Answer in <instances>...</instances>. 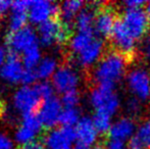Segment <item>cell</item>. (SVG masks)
I'll list each match as a JSON object with an SVG mask.
<instances>
[{
  "mask_svg": "<svg viewBox=\"0 0 150 149\" xmlns=\"http://www.w3.org/2000/svg\"><path fill=\"white\" fill-rule=\"evenodd\" d=\"M129 59L117 51H110L102 57L94 71V80L98 86L115 85L122 78Z\"/></svg>",
  "mask_w": 150,
  "mask_h": 149,
  "instance_id": "1",
  "label": "cell"
},
{
  "mask_svg": "<svg viewBox=\"0 0 150 149\" xmlns=\"http://www.w3.org/2000/svg\"><path fill=\"white\" fill-rule=\"evenodd\" d=\"M37 33L39 44L46 48L53 45H63L71 38V28L63 24L59 18H51L39 25Z\"/></svg>",
  "mask_w": 150,
  "mask_h": 149,
  "instance_id": "2",
  "label": "cell"
},
{
  "mask_svg": "<svg viewBox=\"0 0 150 149\" xmlns=\"http://www.w3.org/2000/svg\"><path fill=\"white\" fill-rule=\"evenodd\" d=\"M12 107L14 112L25 115L28 113L38 112L42 103V98L36 90L35 86H24L20 87L12 95Z\"/></svg>",
  "mask_w": 150,
  "mask_h": 149,
  "instance_id": "3",
  "label": "cell"
},
{
  "mask_svg": "<svg viewBox=\"0 0 150 149\" xmlns=\"http://www.w3.org/2000/svg\"><path fill=\"white\" fill-rule=\"evenodd\" d=\"M5 45L8 51L24 54L27 50L39 45L37 30L31 26H26L16 32H8L5 36Z\"/></svg>",
  "mask_w": 150,
  "mask_h": 149,
  "instance_id": "4",
  "label": "cell"
},
{
  "mask_svg": "<svg viewBox=\"0 0 150 149\" xmlns=\"http://www.w3.org/2000/svg\"><path fill=\"white\" fill-rule=\"evenodd\" d=\"M111 86H97L90 94V101L96 112H102L112 115L120 106L117 96Z\"/></svg>",
  "mask_w": 150,
  "mask_h": 149,
  "instance_id": "5",
  "label": "cell"
},
{
  "mask_svg": "<svg viewBox=\"0 0 150 149\" xmlns=\"http://www.w3.org/2000/svg\"><path fill=\"white\" fill-rule=\"evenodd\" d=\"M125 28L135 40L142 38L149 28V16L146 11L141 9H127L122 16Z\"/></svg>",
  "mask_w": 150,
  "mask_h": 149,
  "instance_id": "6",
  "label": "cell"
},
{
  "mask_svg": "<svg viewBox=\"0 0 150 149\" xmlns=\"http://www.w3.org/2000/svg\"><path fill=\"white\" fill-rule=\"evenodd\" d=\"M60 6L53 1L48 0H35L32 1L29 8V20L33 25H41L51 18H58Z\"/></svg>",
  "mask_w": 150,
  "mask_h": 149,
  "instance_id": "7",
  "label": "cell"
},
{
  "mask_svg": "<svg viewBox=\"0 0 150 149\" xmlns=\"http://www.w3.org/2000/svg\"><path fill=\"white\" fill-rule=\"evenodd\" d=\"M77 141V132L74 127H61L47 132L43 139L45 149H71Z\"/></svg>",
  "mask_w": 150,
  "mask_h": 149,
  "instance_id": "8",
  "label": "cell"
},
{
  "mask_svg": "<svg viewBox=\"0 0 150 149\" xmlns=\"http://www.w3.org/2000/svg\"><path fill=\"white\" fill-rule=\"evenodd\" d=\"M109 38H110L113 47L115 48V51L119 52L129 60L132 59L135 54V45H136L135 41L136 40L129 34L120 18L117 20L115 28Z\"/></svg>",
  "mask_w": 150,
  "mask_h": 149,
  "instance_id": "9",
  "label": "cell"
},
{
  "mask_svg": "<svg viewBox=\"0 0 150 149\" xmlns=\"http://www.w3.org/2000/svg\"><path fill=\"white\" fill-rule=\"evenodd\" d=\"M25 66L20 54L11 51H7V57L0 68V80L9 85H16L22 83Z\"/></svg>",
  "mask_w": 150,
  "mask_h": 149,
  "instance_id": "10",
  "label": "cell"
},
{
  "mask_svg": "<svg viewBox=\"0 0 150 149\" xmlns=\"http://www.w3.org/2000/svg\"><path fill=\"white\" fill-rule=\"evenodd\" d=\"M80 77L71 66H61L52 77V85L58 93L63 94L75 91L79 86Z\"/></svg>",
  "mask_w": 150,
  "mask_h": 149,
  "instance_id": "11",
  "label": "cell"
},
{
  "mask_svg": "<svg viewBox=\"0 0 150 149\" xmlns=\"http://www.w3.org/2000/svg\"><path fill=\"white\" fill-rule=\"evenodd\" d=\"M63 110V105L61 100L56 96L43 100L38 109V115L42 121V125L45 129H52L57 124H59L61 112Z\"/></svg>",
  "mask_w": 150,
  "mask_h": 149,
  "instance_id": "12",
  "label": "cell"
},
{
  "mask_svg": "<svg viewBox=\"0 0 150 149\" xmlns=\"http://www.w3.org/2000/svg\"><path fill=\"white\" fill-rule=\"evenodd\" d=\"M117 20V18H115V13L112 8L101 4L95 18L94 30L96 34L101 37H110Z\"/></svg>",
  "mask_w": 150,
  "mask_h": 149,
  "instance_id": "13",
  "label": "cell"
},
{
  "mask_svg": "<svg viewBox=\"0 0 150 149\" xmlns=\"http://www.w3.org/2000/svg\"><path fill=\"white\" fill-rule=\"evenodd\" d=\"M128 83L131 91L139 98L145 100L150 96V77L144 70H135L130 73Z\"/></svg>",
  "mask_w": 150,
  "mask_h": 149,
  "instance_id": "14",
  "label": "cell"
},
{
  "mask_svg": "<svg viewBox=\"0 0 150 149\" xmlns=\"http://www.w3.org/2000/svg\"><path fill=\"white\" fill-rule=\"evenodd\" d=\"M100 2H95L89 7H85L80 11L75 20V27L80 33H92L94 34L95 18L96 12L101 6Z\"/></svg>",
  "mask_w": 150,
  "mask_h": 149,
  "instance_id": "15",
  "label": "cell"
},
{
  "mask_svg": "<svg viewBox=\"0 0 150 149\" xmlns=\"http://www.w3.org/2000/svg\"><path fill=\"white\" fill-rule=\"evenodd\" d=\"M76 132H77L78 145L88 148L96 141L97 133H98L95 129L92 119L87 117H81L76 126Z\"/></svg>",
  "mask_w": 150,
  "mask_h": 149,
  "instance_id": "16",
  "label": "cell"
},
{
  "mask_svg": "<svg viewBox=\"0 0 150 149\" xmlns=\"http://www.w3.org/2000/svg\"><path fill=\"white\" fill-rule=\"evenodd\" d=\"M103 48H104L103 41L100 38L96 37L88 47H86L83 51L77 55L78 64L84 68L92 66L102 55Z\"/></svg>",
  "mask_w": 150,
  "mask_h": 149,
  "instance_id": "17",
  "label": "cell"
},
{
  "mask_svg": "<svg viewBox=\"0 0 150 149\" xmlns=\"http://www.w3.org/2000/svg\"><path fill=\"white\" fill-rule=\"evenodd\" d=\"M84 5H85L84 1H78V0L64 1L60 5V20L64 25L71 28V25H73V23L75 25L76 18L80 13V11L84 8Z\"/></svg>",
  "mask_w": 150,
  "mask_h": 149,
  "instance_id": "18",
  "label": "cell"
},
{
  "mask_svg": "<svg viewBox=\"0 0 150 149\" xmlns=\"http://www.w3.org/2000/svg\"><path fill=\"white\" fill-rule=\"evenodd\" d=\"M135 131V124L131 119H122L115 123L110 128L109 137L111 140H119L124 141L127 138L133 137V133Z\"/></svg>",
  "mask_w": 150,
  "mask_h": 149,
  "instance_id": "19",
  "label": "cell"
},
{
  "mask_svg": "<svg viewBox=\"0 0 150 149\" xmlns=\"http://www.w3.org/2000/svg\"><path fill=\"white\" fill-rule=\"evenodd\" d=\"M57 60L52 56H45L42 58L40 64L36 68V74H37L38 80L41 81H47L50 77H53L55 72L57 71Z\"/></svg>",
  "mask_w": 150,
  "mask_h": 149,
  "instance_id": "20",
  "label": "cell"
},
{
  "mask_svg": "<svg viewBox=\"0 0 150 149\" xmlns=\"http://www.w3.org/2000/svg\"><path fill=\"white\" fill-rule=\"evenodd\" d=\"M96 38L92 33H80L78 32L69 40V47L75 55H78L80 52H82L86 47L90 45L93 40Z\"/></svg>",
  "mask_w": 150,
  "mask_h": 149,
  "instance_id": "21",
  "label": "cell"
},
{
  "mask_svg": "<svg viewBox=\"0 0 150 149\" xmlns=\"http://www.w3.org/2000/svg\"><path fill=\"white\" fill-rule=\"evenodd\" d=\"M29 20V14L27 10L10 9L9 18H8V27L9 32H16L22 30L27 26Z\"/></svg>",
  "mask_w": 150,
  "mask_h": 149,
  "instance_id": "22",
  "label": "cell"
},
{
  "mask_svg": "<svg viewBox=\"0 0 150 149\" xmlns=\"http://www.w3.org/2000/svg\"><path fill=\"white\" fill-rule=\"evenodd\" d=\"M23 64L26 70H36L38 64L42 60V53L39 48V45L32 47L31 49L27 50L23 54Z\"/></svg>",
  "mask_w": 150,
  "mask_h": 149,
  "instance_id": "23",
  "label": "cell"
},
{
  "mask_svg": "<svg viewBox=\"0 0 150 149\" xmlns=\"http://www.w3.org/2000/svg\"><path fill=\"white\" fill-rule=\"evenodd\" d=\"M110 117L111 115L107 114L102 112H96L93 117L92 121L95 126V129L99 134H106L109 133L111 128L110 124Z\"/></svg>",
  "mask_w": 150,
  "mask_h": 149,
  "instance_id": "24",
  "label": "cell"
},
{
  "mask_svg": "<svg viewBox=\"0 0 150 149\" xmlns=\"http://www.w3.org/2000/svg\"><path fill=\"white\" fill-rule=\"evenodd\" d=\"M80 119H81V117H80L79 109H77V108H63L59 119V124L61 127H74V126H77Z\"/></svg>",
  "mask_w": 150,
  "mask_h": 149,
  "instance_id": "25",
  "label": "cell"
},
{
  "mask_svg": "<svg viewBox=\"0 0 150 149\" xmlns=\"http://www.w3.org/2000/svg\"><path fill=\"white\" fill-rule=\"evenodd\" d=\"M37 135L38 134L34 131L21 125V127L16 130V134H14V141L20 145L25 146L27 144H30L32 142L36 141L35 138L37 137Z\"/></svg>",
  "mask_w": 150,
  "mask_h": 149,
  "instance_id": "26",
  "label": "cell"
},
{
  "mask_svg": "<svg viewBox=\"0 0 150 149\" xmlns=\"http://www.w3.org/2000/svg\"><path fill=\"white\" fill-rule=\"evenodd\" d=\"M22 126L32 130V131H34L37 134H39L42 131V129L44 128L37 112H32L23 115Z\"/></svg>",
  "mask_w": 150,
  "mask_h": 149,
  "instance_id": "27",
  "label": "cell"
},
{
  "mask_svg": "<svg viewBox=\"0 0 150 149\" xmlns=\"http://www.w3.org/2000/svg\"><path fill=\"white\" fill-rule=\"evenodd\" d=\"M34 86H35L36 90L39 93L42 100H47L55 96L54 95V90L55 89H54L52 83H49L48 81H41L40 83L35 84Z\"/></svg>",
  "mask_w": 150,
  "mask_h": 149,
  "instance_id": "28",
  "label": "cell"
},
{
  "mask_svg": "<svg viewBox=\"0 0 150 149\" xmlns=\"http://www.w3.org/2000/svg\"><path fill=\"white\" fill-rule=\"evenodd\" d=\"M139 138L145 149H150V119L144 121L139 127L137 134H135Z\"/></svg>",
  "mask_w": 150,
  "mask_h": 149,
  "instance_id": "29",
  "label": "cell"
},
{
  "mask_svg": "<svg viewBox=\"0 0 150 149\" xmlns=\"http://www.w3.org/2000/svg\"><path fill=\"white\" fill-rule=\"evenodd\" d=\"M60 100L64 108H76L80 102V93L77 90L67 92L63 94Z\"/></svg>",
  "mask_w": 150,
  "mask_h": 149,
  "instance_id": "30",
  "label": "cell"
},
{
  "mask_svg": "<svg viewBox=\"0 0 150 149\" xmlns=\"http://www.w3.org/2000/svg\"><path fill=\"white\" fill-rule=\"evenodd\" d=\"M38 80L37 74L35 70H26L25 68L24 75H23L22 83L24 86H32Z\"/></svg>",
  "mask_w": 150,
  "mask_h": 149,
  "instance_id": "31",
  "label": "cell"
},
{
  "mask_svg": "<svg viewBox=\"0 0 150 149\" xmlns=\"http://www.w3.org/2000/svg\"><path fill=\"white\" fill-rule=\"evenodd\" d=\"M0 149H14L13 141L5 134H0Z\"/></svg>",
  "mask_w": 150,
  "mask_h": 149,
  "instance_id": "32",
  "label": "cell"
},
{
  "mask_svg": "<svg viewBox=\"0 0 150 149\" xmlns=\"http://www.w3.org/2000/svg\"><path fill=\"white\" fill-rule=\"evenodd\" d=\"M127 9H141L143 5L146 4V2L143 0H128L124 2Z\"/></svg>",
  "mask_w": 150,
  "mask_h": 149,
  "instance_id": "33",
  "label": "cell"
},
{
  "mask_svg": "<svg viewBox=\"0 0 150 149\" xmlns=\"http://www.w3.org/2000/svg\"><path fill=\"white\" fill-rule=\"evenodd\" d=\"M129 149H145L144 145L142 144V142L139 140V138L136 135H134L130 139L128 144Z\"/></svg>",
  "mask_w": 150,
  "mask_h": 149,
  "instance_id": "34",
  "label": "cell"
},
{
  "mask_svg": "<svg viewBox=\"0 0 150 149\" xmlns=\"http://www.w3.org/2000/svg\"><path fill=\"white\" fill-rule=\"evenodd\" d=\"M139 108H140V104L137 99H131L127 103V109L131 113H136L139 110Z\"/></svg>",
  "mask_w": 150,
  "mask_h": 149,
  "instance_id": "35",
  "label": "cell"
},
{
  "mask_svg": "<svg viewBox=\"0 0 150 149\" xmlns=\"http://www.w3.org/2000/svg\"><path fill=\"white\" fill-rule=\"evenodd\" d=\"M11 1H0V16L6 13L8 10L11 9Z\"/></svg>",
  "mask_w": 150,
  "mask_h": 149,
  "instance_id": "36",
  "label": "cell"
},
{
  "mask_svg": "<svg viewBox=\"0 0 150 149\" xmlns=\"http://www.w3.org/2000/svg\"><path fill=\"white\" fill-rule=\"evenodd\" d=\"M142 53L146 58H150V38H147L143 43Z\"/></svg>",
  "mask_w": 150,
  "mask_h": 149,
  "instance_id": "37",
  "label": "cell"
},
{
  "mask_svg": "<svg viewBox=\"0 0 150 149\" xmlns=\"http://www.w3.org/2000/svg\"><path fill=\"white\" fill-rule=\"evenodd\" d=\"M22 149H45L43 143L38 141H34L30 144H27V145L23 146Z\"/></svg>",
  "mask_w": 150,
  "mask_h": 149,
  "instance_id": "38",
  "label": "cell"
},
{
  "mask_svg": "<svg viewBox=\"0 0 150 149\" xmlns=\"http://www.w3.org/2000/svg\"><path fill=\"white\" fill-rule=\"evenodd\" d=\"M107 149H124V143L119 140H111L107 146Z\"/></svg>",
  "mask_w": 150,
  "mask_h": 149,
  "instance_id": "39",
  "label": "cell"
},
{
  "mask_svg": "<svg viewBox=\"0 0 150 149\" xmlns=\"http://www.w3.org/2000/svg\"><path fill=\"white\" fill-rule=\"evenodd\" d=\"M6 57H7V52H6L5 48L3 46L0 45V68H2V66L4 64L6 60Z\"/></svg>",
  "mask_w": 150,
  "mask_h": 149,
  "instance_id": "40",
  "label": "cell"
},
{
  "mask_svg": "<svg viewBox=\"0 0 150 149\" xmlns=\"http://www.w3.org/2000/svg\"><path fill=\"white\" fill-rule=\"evenodd\" d=\"M93 149H107V147L105 145H103V144H97Z\"/></svg>",
  "mask_w": 150,
  "mask_h": 149,
  "instance_id": "41",
  "label": "cell"
},
{
  "mask_svg": "<svg viewBox=\"0 0 150 149\" xmlns=\"http://www.w3.org/2000/svg\"><path fill=\"white\" fill-rule=\"evenodd\" d=\"M146 12H147V14H148V16L150 18V2H148L147 3V7H146Z\"/></svg>",
  "mask_w": 150,
  "mask_h": 149,
  "instance_id": "42",
  "label": "cell"
},
{
  "mask_svg": "<svg viewBox=\"0 0 150 149\" xmlns=\"http://www.w3.org/2000/svg\"><path fill=\"white\" fill-rule=\"evenodd\" d=\"M76 149H89L88 147H83V146H80V145H77V148Z\"/></svg>",
  "mask_w": 150,
  "mask_h": 149,
  "instance_id": "43",
  "label": "cell"
}]
</instances>
